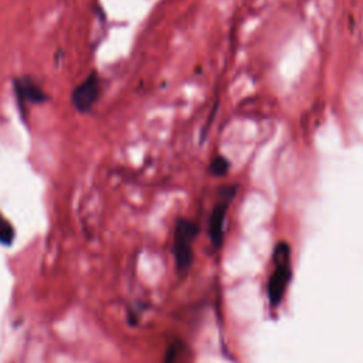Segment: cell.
Segmentation results:
<instances>
[{
	"instance_id": "6",
	"label": "cell",
	"mask_w": 363,
	"mask_h": 363,
	"mask_svg": "<svg viewBox=\"0 0 363 363\" xmlns=\"http://www.w3.org/2000/svg\"><path fill=\"white\" fill-rule=\"evenodd\" d=\"M14 240V228L13 225L0 216V242L3 245H10Z\"/></svg>"
},
{
	"instance_id": "4",
	"label": "cell",
	"mask_w": 363,
	"mask_h": 363,
	"mask_svg": "<svg viewBox=\"0 0 363 363\" xmlns=\"http://www.w3.org/2000/svg\"><path fill=\"white\" fill-rule=\"evenodd\" d=\"M13 91L20 109L26 111L28 105H38L47 101V94L30 77H18L13 81Z\"/></svg>"
},
{
	"instance_id": "7",
	"label": "cell",
	"mask_w": 363,
	"mask_h": 363,
	"mask_svg": "<svg viewBox=\"0 0 363 363\" xmlns=\"http://www.w3.org/2000/svg\"><path fill=\"white\" fill-rule=\"evenodd\" d=\"M228 169H230V163L224 156H216L210 162V172L216 176L225 174L228 172Z\"/></svg>"
},
{
	"instance_id": "2",
	"label": "cell",
	"mask_w": 363,
	"mask_h": 363,
	"mask_svg": "<svg viewBox=\"0 0 363 363\" xmlns=\"http://www.w3.org/2000/svg\"><path fill=\"white\" fill-rule=\"evenodd\" d=\"M196 235L197 227L194 223L186 218L177 220L173 238V255L176 268L180 274L186 272L193 262V241Z\"/></svg>"
},
{
	"instance_id": "5",
	"label": "cell",
	"mask_w": 363,
	"mask_h": 363,
	"mask_svg": "<svg viewBox=\"0 0 363 363\" xmlns=\"http://www.w3.org/2000/svg\"><path fill=\"white\" fill-rule=\"evenodd\" d=\"M234 197V189H230L227 196H223V199L217 203L214 207L211 216H210V224H208V233L210 240L216 248H218L223 244L224 237V224H225V214L228 208V203Z\"/></svg>"
},
{
	"instance_id": "3",
	"label": "cell",
	"mask_w": 363,
	"mask_h": 363,
	"mask_svg": "<svg viewBox=\"0 0 363 363\" xmlns=\"http://www.w3.org/2000/svg\"><path fill=\"white\" fill-rule=\"evenodd\" d=\"M101 85H99V77L98 74L89 72L71 92V104L74 108L81 112L86 113L92 109L95 102L99 98Z\"/></svg>"
},
{
	"instance_id": "1",
	"label": "cell",
	"mask_w": 363,
	"mask_h": 363,
	"mask_svg": "<svg viewBox=\"0 0 363 363\" xmlns=\"http://www.w3.org/2000/svg\"><path fill=\"white\" fill-rule=\"evenodd\" d=\"M274 269L268 279V299L272 306L279 305L291 279V247L281 241L275 245L272 255Z\"/></svg>"
}]
</instances>
